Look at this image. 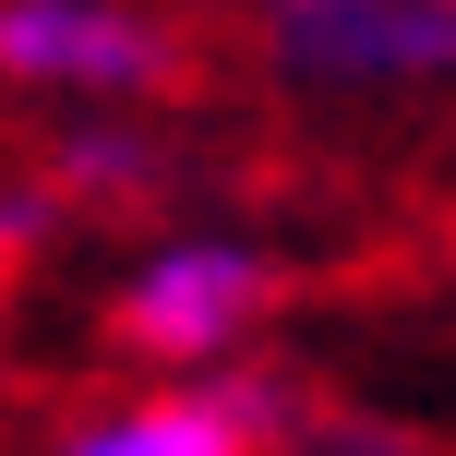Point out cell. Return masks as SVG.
Wrapping results in <instances>:
<instances>
[{"mask_svg": "<svg viewBox=\"0 0 456 456\" xmlns=\"http://www.w3.org/2000/svg\"><path fill=\"white\" fill-rule=\"evenodd\" d=\"M300 396L276 385V372L252 361H216V372H168V385L144 396H96V409H72L48 456H276Z\"/></svg>", "mask_w": 456, "mask_h": 456, "instance_id": "277c9868", "label": "cell"}, {"mask_svg": "<svg viewBox=\"0 0 456 456\" xmlns=\"http://www.w3.org/2000/svg\"><path fill=\"white\" fill-rule=\"evenodd\" d=\"M0 385H12V348H0Z\"/></svg>", "mask_w": 456, "mask_h": 456, "instance_id": "8992f818", "label": "cell"}, {"mask_svg": "<svg viewBox=\"0 0 456 456\" xmlns=\"http://www.w3.org/2000/svg\"><path fill=\"white\" fill-rule=\"evenodd\" d=\"M276 313V252L228 240V228H181V240L133 252V276L109 289V337L157 372H216L252 348V324Z\"/></svg>", "mask_w": 456, "mask_h": 456, "instance_id": "3957f363", "label": "cell"}, {"mask_svg": "<svg viewBox=\"0 0 456 456\" xmlns=\"http://www.w3.org/2000/svg\"><path fill=\"white\" fill-rule=\"evenodd\" d=\"M240 37L300 96H433V85H456V0H240Z\"/></svg>", "mask_w": 456, "mask_h": 456, "instance_id": "7a4b0ae2", "label": "cell"}, {"mask_svg": "<svg viewBox=\"0 0 456 456\" xmlns=\"http://www.w3.org/2000/svg\"><path fill=\"white\" fill-rule=\"evenodd\" d=\"M24 228H37V216H24V205H0V252H24Z\"/></svg>", "mask_w": 456, "mask_h": 456, "instance_id": "5b68a950", "label": "cell"}, {"mask_svg": "<svg viewBox=\"0 0 456 456\" xmlns=\"http://www.w3.org/2000/svg\"><path fill=\"white\" fill-rule=\"evenodd\" d=\"M192 37L168 0H0V85L48 109H157L181 96Z\"/></svg>", "mask_w": 456, "mask_h": 456, "instance_id": "6da1fadb", "label": "cell"}]
</instances>
